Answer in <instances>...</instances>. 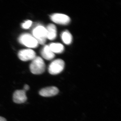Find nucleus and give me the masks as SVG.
<instances>
[{
	"label": "nucleus",
	"mask_w": 121,
	"mask_h": 121,
	"mask_svg": "<svg viewBox=\"0 0 121 121\" xmlns=\"http://www.w3.org/2000/svg\"><path fill=\"white\" fill-rule=\"evenodd\" d=\"M65 63L62 60L58 59L52 61L48 67V72L52 75L58 74L64 69Z\"/></svg>",
	"instance_id": "20e7f679"
},
{
	"label": "nucleus",
	"mask_w": 121,
	"mask_h": 121,
	"mask_svg": "<svg viewBox=\"0 0 121 121\" xmlns=\"http://www.w3.org/2000/svg\"><path fill=\"white\" fill-rule=\"evenodd\" d=\"M41 54L44 58L47 60H51L55 56V54L51 50L48 45L44 46L41 50Z\"/></svg>",
	"instance_id": "9d476101"
},
{
	"label": "nucleus",
	"mask_w": 121,
	"mask_h": 121,
	"mask_svg": "<svg viewBox=\"0 0 121 121\" xmlns=\"http://www.w3.org/2000/svg\"><path fill=\"white\" fill-rule=\"evenodd\" d=\"M26 92L23 90L15 91L13 95V102L17 104H22L25 102L27 99Z\"/></svg>",
	"instance_id": "0eeeda50"
},
{
	"label": "nucleus",
	"mask_w": 121,
	"mask_h": 121,
	"mask_svg": "<svg viewBox=\"0 0 121 121\" xmlns=\"http://www.w3.org/2000/svg\"><path fill=\"white\" fill-rule=\"evenodd\" d=\"M47 32V39L53 40L56 38L57 31L56 26L53 24H50L46 28Z\"/></svg>",
	"instance_id": "1a4fd4ad"
},
{
	"label": "nucleus",
	"mask_w": 121,
	"mask_h": 121,
	"mask_svg": "<svg viewBox=\"0 0 121 121\" xmlns=\"http://www.w3.org/2000/svg\"><path fill=\"white\" fill-rule=\"evenodd\" d=\"M33 37L36 39L39 43L43 45L47 39L46 29L43 26L39 25L36 26L32 31Z\"/></svg>",
	"instance_id": "f03ea898"
},
{
	"label": "nucleus",
	"mask_w": 121,
	"mask_h": 121,
	"mask_svg": "<svg viewBox=\"0 0 121 121\" xmlns=\"http://www.w3.org/2000/svg\"><path fill=\"white\" fill-rule=\"evenodd\" d=\"M58 88L55 86H50L42 89L39 91V94L44 97L55 96L59 93Z\"/></svg>",
	"instance_id": "6e6552de"
},
{
	"label": "nucleus",
	"mask_w": 121,
	"mask_h": 121,
	"mask_svg": "<svg viewBox=\"0 0 121 121\" xmlns=\"http://www.w3.org/2000/svg\"><path fill=\"white\" fill-rule=\"evenodd\" d=\"M18 55L20 59L24 61L33 60L36 57L35 52L30 49L21 50Z\"/></svg>",
	"instance_id": "423d86ee"
},
{
	"label": "nucleus",
	"mask_w": 121,
	"mask_h": 121,
	"mask_svg": "<svg viewBox=\"0 0 121 121\" xmlns=\"http://www.w3.org/2000/svg\"><path fill=\"white\" fill-rule=\"evenodd\" d=\"M0 121H7L4 118L0 117Z\"/></svg>",
	"instance_id": "2eb2a0df"
},
{
	"label": "nucleus",
	"mask_w": 121,
	"mask_h": 121,
	"mask_svg": "<svg viewBox=\"0 0 121 121\" xmlns=\"http://www.w3.org/2000/svg\"><path fill=\"white\" fill-rule=\"evenodd\" d=\"M19 40L21 43L28 47L32 48L37 47L39 44V43L35 37L27 33L21 35Z\"/></svg>",
	"instance_id": "7ed1b4c3"
},
{
	"label": "nucleus",
	"mask_w": 121,
	"mask_h": 121,
	"mask_svg": "<svg viewBox=\"0 0 121 121\" xmlns=\"http://www.w3.org/2000/svg\"><path fill=\"white\" fill-rule=\"evenodd\" d=\"M49 46L51 50L54 54H60L64 51V47L60 43H53L50 44Z\"/></svg>",
	"instance_id": "9b49d317"
},
{
	"label": "nucleus",
	"mask_w": 121,
	"mask_h": 121,
	"mask_svg": "<svg viewBox=\"0 0 121 121\" xmlns=\"http://www.w3.org/2000/svg\"><path fill=\"white\" fill-rule=\"evenodd\" d=\"M30 89V87L27 84H25L24 86L23 90L25 91H28Z\"/></svg>",
	"instance_id": "4468645a"
},
{
	"label": "nucleus",
	"mask_w": 121,
	"mask_h": 121,
	"mask_svg": "<svg viewBox=\"0 0 121 121\" xmlns=\"http://www.w3.org/2000/svg\"><path fill=\"white\" fill-rule=\"evenodd\" d=\"M51 20L56 23L66 25L70 21V19L67 15L60 13H55L51 15Z\"/></svg>",
	"instance_id": "39448f33"
},
{
	"label": "nucleus",
	"mask_w": 121,
	"mask_h": 121,
	"mask_svg": "<svg viewBox=\"0 0 121 121\" xmlns=\"http://www.w3.org/2000/svg\"><path fill=\"white\" fill-rule=\"evenodd\" d=\"M32 24V22L30 20H27L25 21L24 23L22 24V27L25 29H27L30 27Z\"/></svg>",
	"instance_id": "ddd939ff"
},
{
	"label": "nucleus",
	"mask_w": 121,
	"mask_h": 121,
	"mask_svg": "<svg viewBox=\"0 0 121 121\" xmlns=\"http://www.w3.org/2000/svg\"><path fill=\"white\" fill-rule=\"evenodd\" d=\"M61 36L62 40L65 44L68 45L71 43L72 40V36L68 31L66 30L63 32Z\"/></svg>",
	"instance_id": "f8f14e48"
},
{
	"label": "nucleus",
	"mask_w": 121,
	"mask_h": 121,
	"mask_svg": "<svg viewBox=\"0 0 121 121\" xmlns=\"http://www.w3.org/2000/svg\"><path fill=\"white\" fill-rule=\"evenodd\" d=\"M30 69L32 73L34 74H40L45 70V65L44 61L39 56L36 57L31 63Z\"/></svg>",
	"instance_id": "f257e3e1"
}]
</instances>
